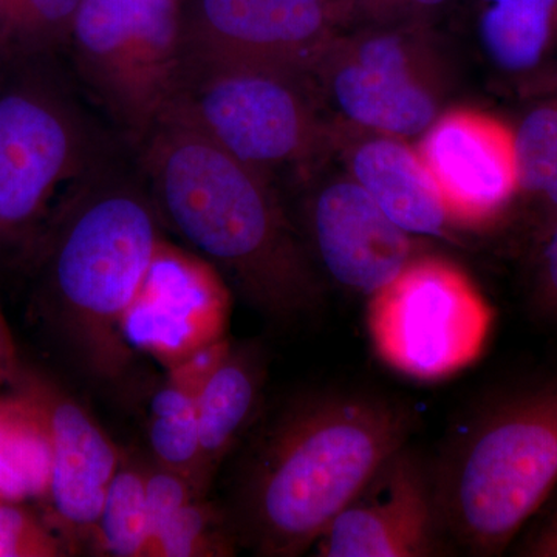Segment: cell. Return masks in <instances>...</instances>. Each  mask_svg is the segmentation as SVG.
<instances>
[{
	"label": "cell",
	"instance_id": "cell-1",
	"mask_svg": "<svg viewBox=\"0 0 557 557\" xmlns=\"http://www.w3.org/2000/svg\"><path fill=\"white\" fill-rule=\"evenodd\" d=\"M129 145L51 212L28 265L44 321L94 379L116 381L145 355L185 248L172 244Z\"/></svg>",
	"mask_w": 557,
	"mask_h": 557
},
{
	"label": "cell",
	"instance_id": "cell-2",
	"mask_svg": "<svg viewBox=\"0 0 557 557\" xmlns=\"http://www.w3.org/2000/svg\"><path fill=\"white\" fill-rule=\"evenodd\" d=\"M134 153L164 228L231 292L277 321L319 309L317 263L273 180L171 108Z\"/></svg>",
	"mask_w": 557,
	"mask_h": 557
},
{
	"label": "cell",
	"instance_id": "cell-3",
	"mask_svg": "<svg viewBox=\"0 0 557 557\" xmlns=\"http://www.w3.org/2000/svg\"><path fill=\"white\" fill-rule=\"evenodd\" d=\"M270 428L242 475L231 525L260 556L296 557L409 445L416 413L383 395L339 392L296 403Z\"/></svg>",
	"mask_w": 557,
	"mask_h": 557
},
{
	"label": "cell",
	"instance_id": "cell-4",
	"mask_svg": "<svg viewBox=\"0 0 557 557\" xmlns=\"http://www.w3.org/2000/svg\"><path fill=\"white\" fill-rule=\"evenodd\" d=\"M124 145L58 57L0 64V260L30 262L64 194Z\"/></svg>",
	"mask_w": 557,
	"mask_h": 557
},
{
	"label": "cell",
	"instance_id": "cell-5",
	"mask_svg": "<svg viewBox=\"0 0 557 557\" xmlns=\"http://www.w3.org/2000/svg\"><path fill=\"white\" fill-rule=\"evenodd\" d=\"M434 483L446 537L471 555H500L557 485V381L472 418Z\"/></svg>",
	"mask_w": 557,
	"mask_h": 557
},
{
	"label": "cell",
	"instance_id": "cell-6",
	"mask_svg": "<svg viewBox=\"0 0 557 557\" xmlns=\"http://www.w3.org/2000/svg\"><path fill=\"white\" fill-rule=\"evenodd\" d=\"M67 51L84 91L135 149L177 94L182 0H81Z\"/></svg>",
	"mask_w": 557,
	"mask_h": 557
},
{
	"label": "cell",
	"instance_id": "cell-7",
	"mask_svg": "<svg viewBox=\"0 0 557 557\" xmlns=\"http://www.w3.org/2000/svg\"><path fill=\"white\" fill-rule=\"evenodd\" d=\"M307 78L289 70L183 61L170 108L273 180L278 171L306 168L327 145Z\"/></svg>",
	"mask_w": 557,
	"mask_h": 557
},
{
	"label": "cell",
	"instance_id": "cell-8",
	"mask_svg": "<svg viewBox=\"0 0 557 557\" xmlns=\"http://www.w3.org/2000/svg\"><path fill=\"white\" fill-rule=\"evenodd\" d=\"M494 310L456 263L416 256L369 296L366 327L386 368L418 383L453 379L482 357Z\"/></svg>",
	"mask_w": 557,
	"mask_h": 557
},
{
	"label": "cell",
	"instance_id": "cell-9",
	"mask_svg": "<svg viewBox=\"0 0 557 557\" xmlns=\"http://www.w3.org/2000/svg\"><path fill=\"white\" fill-rule=\"evenodd\" d=\"M336 22L329 0H182L183 61L310 75Z\"/></svg>",
	"mask_w": 557,
	"mask_h": 557
},
{
	"label": "cell",
	"instance_id": "cell-10",
	"mask_svg": "<svg viewBox=\"0 0 557 557\" xmlns=\"http://www.w3.org/2000/svg\"><path fill=\"white\" fill-rule=\"evenodd\" d=\"M434 467L409 445L388 457L314 544L322 557H429L445 552Z\"/></svg>",
	"mask_w": 557,
	"mask_h": 557
},
{
	"label": "cell",
	"instance_id": "cell-11",
	"mask_svg": "<svg viewBox=\"0 0 557 557\" xmlns=\"http://www.w3.org/2000/svg\"><path fill=\"white\" fill-rule=\"evenodd\" d=\"M9 387L30 399L49 432L51 480L46 504L54 528L70 549L73 542L91 541L123 454L86 408L44 373L20 366Z\"/></svg>",
	"mask_w": 557,
	"mask_h": 557
},
{
	"label": "cell",
	"instance_id": "cell-12",
	"mask_svg": "<svg viewBox=\"0 0 557 557\" xmlns=\"http://www.w3.org/2000/svg\"><path fill=\"white\" fill-rule=\"evenodd\" d=\"M300 222L313 262L350 292L373 295L416 258L412 234L388 219L355 180L311 188Z\"/></svg>",
	"mask_w": 557,
	"mask_h": 557
},
{
	"label": "cell",
	"instance_id": "cell-13",
	"mask_svg": "<svg viewBox=\"0 0 557 557\" xmlns=\"http://www.w3.org/2000/svg\"><path fill=\"white\" fill-rule=\"evenodd\" d=\"M418 153L456 225L490 222L519 186L515 135L482 113L460 110L435 120Z\"/></svg>",
	"mask_w": 557,
	"mask_h": 557
},
{
	"label": "cell",
	"instance_id": "cell-14",
	"mask_svg": "<svg viewBox=\"0 0 557 557\" xmlns=\"http://www.w3.org/2000/svg\"><path fill=\"white\" fill-rule=\"evenodd\" d=\"M327 81L333 100L348 120L391 137H408L429 129L437 116V104L416 78L388 75L347 64L322 51L310 75Z\"/></svg>",
	"mask_w": 557,
	"mask_h": 557
},
{
	"label": "cell",
	"instance_id": "cell-15",
	"mask_svg": "<svg viewBox=\"0 0 557 557\" xmlns=\"http://www.w3.org/2000/svg\"><path fill=\"white\" fill-rule=\"evenodd\" d=\"M354 180L388 219L409 234L443 236L449 218L420 153L392 137L370 139L355 150Z\"/></svg>",
	"mask_w": 557,
	"mask_h": 557
},
{
	"label": "cell",
	"instance_id": "cell-16",
	"mask_svg": "<svg viewBox=\"0 0 557 557\" xmlns=\"http://www.w3.org/2000/svg\"><path fill=\"white\" fill-rule=\"evenodd\" d=\"M265 380V358L258 344L231 346L228 355L197 398L201 474L209 486L258 409Z\"/></svg>",
	"mask_w": 557,
	"mask_h": 557
},
{
	"label": "cell",
	"instance_id": "cell-17",
	"mask_svg": "<svg viewBox=\"0 0 557 557\" xmlns=\"http://www.w3.org/2000/svg\"><path fill=\"white\" fill-rule=\"evenodd\" d=\"M51 480L49 432L21 392L0 397V497L47 500Z\"/></svg>",
	"mask_w": 557,
	"mask_h": 557
},
{
	"label": "cell",
	"instance_id": "cell-18",
	"mask_svg": "<svg viewBox=\"0 0 557 557\" xmlns=\"http://www.w3.org/2000/svg\"><path fill=\"white\" fill-rule=\"evenodd\" d=\"M557 0H496L480 17L483 47L498 65L523 70L547 47Z\"/></svg>",
	"mask_w": 557,
	"mask_h": 557
},
{
	"label": "cell",
	"instance_id": "cell-19",
	"mask_svg": "<svg viewBox=\"0 0 557 557\" xmlns=\"http://www.w3.org/2000/svg\"><path fill=\"white\" fill-rule=\"evenodd\" d=\"M81 0H0V64L67 51Z\"/></svg>",
	"mask_w": 557,
	"mask_h": 557
},
{
	"label": "cell",
	"instance_id": "cell-20",
	"mask_svg": "<svg viewBox=\"0 0 557 557\" xmlns=\"http://www.w3.org/2000/svg\"><path fill=\"white\" fill-rule=\"evenodd\" d=\"M148 539L146 465L123 457L110 480L90 542L100 555L145 557Z\"/></svg>",
	"mask_w": 557,
	"mask_h": 557
},
{
	"label": "cell",
	"instance_id": "cell-21",
	"mask_svg": "<svg viewBox=\"0 0 557 557\" xmlns=\"http://www.w3.org/2000/svg\"><path fill=\"white\" fill-rule=\"evenodd\" d=\"M148 440L153 463L178 472L200 494H207L196 398L166 381L150 405Z\"/></svg>",
	"mask_w": 557,
	"mask_h": 557
},
{
	"label": "cell",
	"instance_id": "cell-22",
	"mask_svg": "<svg viewBox=\"0 0 557 557\" xmlns=\"http://www.w3.org/2000/svg\"><path fill=\"white\" fill-rule=\"evenodd\" d=\"M237 542L231 520L205 496H197L153 534L146 557L233 556Z\"/></svg>",
	"mask_w": 557,
	"mask_h": 557
},
{
	"label": "cell",
	"instance_id": "cell-23",
	"mask_svg": "<svg viewBox=\"0 0 557 557\" xmlns=\"http://www.w3.org/2000/svg\"><path fill=\"white\" fill-rule=\"evenodd\" d=\"M515 149L519 186L544 194L557 207V109L530 113L515 137Z\"/></svg>",
	"mask_w": 557,
	"mask_h": 557
},
{
	"label": "cell",
	"instance_id": "cell-24",
	"mask_svg": "<svg viewBox=\"0 0 557 557\" xmlns=\"http://www.w3.org/2000/svg\"><path fill=\"white\" fill-rule=\"evenodd\" d=\"M67 552L64 537L25 502L0 498V557H62Z\"/></svg>",
	"mask_w": 557,
	"mask_h": 557
},
{
	"label": "cell",
	"instance_id": "cell-25",
	"mask_svg": "<svg viewBox=\"0 0 557 557\" xmlns=\"http://www.w3.org/2000/svg\"><path fill=\"white\" fill-rule=\"evenodd\" d=\"M205 496L197 491L190 480L178 472L146 465V502H148L149 539L160 530L190 498ZM148 548V547H146ZM146 557V555H145Z\"/></svg>",
	"mask_w": 557,
	"mask_h": 557
},
{
	"label": "cell",
	"instance_id": "cell-26",
	"mask_svg": "<svg viewBox=\"0 0 557 557\" xmlns=\"http://www.w3.org/2000/svg\"><path fill=\"white\" fill-rule=\"evenodd\" d=\"M351 50H355L351 61L362 67L388 73V75L416 78V70L412 67V58L409 54V39L401 33H370L355 40Z\"/></svg>",
	"mask_w": 557,
	"mask_h": 557
},
{
	"label": "cell",
	"instance_id": "cell-27",
	"mask_svg": "<svg viewBox=\"0 0 557 557\" xmlns=\"http://www.w3.org/2000/svg\"><path fill=\"white\" fill-rule=\"evenodd\" d=\"M231 346H233V343L223 338L194 351L175 368L168 370V383L178 387L180 391L186 392L190 397L199 398L205 384L222 364Z\"/></svg>",
	"mask_w": 557,
	"mask_h": 557
},
{
	"label": "cell",
	"instance_id": "cell-28",
	"mask_svg": "<svg viewBox=\"0 0 557 557\" xmlns=\"http://www.w3.org/2000/svg\"><path fill=\"white\" fill-rule=\"evenodd\" d=\"M448 0H347V13H357L376 22L413 20L428 11L437 9Z\"/></svg>",
	"mask_w": 557,
	"mask_h": 557
},
{
	"label": "cell",
	"instance_id": "cell-29",
	"mask_svg": "<svg viewBox=\"0 0 557 557\" xmlns=\"http://www.w3.org/2000/svg\"><path fill=\"white\" fill-rule=\"evenodd\" d=\"M541 302L548 317L557 321V225L549 236L545 249L544 271H542Z\"/></svg>",
	"mask_w": 557,
	"mask_h": 557
},
{
	"label": "cell",
	"instance_id": "cell-30",
	"mask_svg": "<svg viewBox=\"0 0 557 557\" xmlns=\"http://www.w3.org/2000/svg\"><path fill=\"white\" fill-rule=\"evenodd\" d=\"M20 366L9 322L0 310V388L10 386L11 380H13Z\"/></svg>",
	"mask_w": 557,
	"mask_h": 557
},
{
	"label": "cell",
	"instance_id": "cell-31",
	"mask_svg": "<svg viewBox=\"0 0 557 557\" xmlns=\"http://www.w3.org/2000/svg\"><path fill=\"white\" fill-rule=\"evenodd\" d=\"M523 555L533 557H557V509L545 525L528 541Z\"/></svg>",
	"mask_w": 557,
	"mask_h": 557
},
{
	"label": "cell",
	"instance_id": "cell-32",
	"mask_svg": "<svg viewBox=\"0 0 557 557\" xmlns=\"http://www.w3.org/2000/svg\"><path fill=\"white\" fill-rule=\"evenodd\" d=\"M332 3L333 9H335L336 17L338 21L343 17L344 10H346L347 0H329Z\"/></svg>",
	"mask_w": 557,
	"mask_h": 557
},
{
	"label": "cell",
	"instance_id": "cell-33",
	"mask_svg": "<svg viewBox=\"0 0 557 557\" xmlns=\"http://www.w3.org/2000/svg\"><path fill=\"white\" fill-rule=\"evenodd\" d=\"M483 2H485V3H493V2H496V0H483Z\"/></svg>",
	"mask_w": 557,
	"mask_h": 557
},
{
	"label": "cell",
	"instance_id": "cell-34",
	"mask_svg": "<svg viewBox=\"0 0 557 557\" xmlns=\"http://www.w3.org/2000/svg\"><path fill=\"white\" fill-rule=\"evenodd\" d=\"M0 498H2V497H0Z\"/></svg>",
	"mask_w": 557,
	"mask_h": 557
}]
</instances>
